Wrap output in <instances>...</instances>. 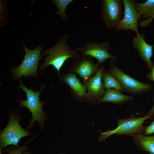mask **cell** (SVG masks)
<instances>
[{
    "label": "cell",
    "instance_id": "cell-1",
    "mask_svg": "<svg viewBox=\"0 0 154 154\" xmlns=\"http://www.w3.org/2000/svg\"><path fill=\"white\" fill-rule=\"evenodd\" d=\"M69 37V34L66 33L54 46L44 50L42 55L48 56L40 67V72H42L47 66L51 65L57 70L59 77L60 71L66 60L70 58L75 59L80 56L76 49H71L67 44V40Z\"/></svg>",
    "mask_w": 154,
    "mask_h": 154
},
{
    "label": "cell",
    "instance_id": "cell-2",
    "mask_svg": "<svg viewBox=\"0 0 154 154\" xmlns=\"http://www.w3.org/2000/svg\"><path fill=\"white\" fill-rule=\"evenodd\" d=\"M19 85L17 87L21 88L26 94L27 100H24L17 99V101L19 103L20 108L28 109L32 114V118L29 124L26 129H27L32 128L34 122L37 121L41 128L44 127L45 120L48 117L42 110V106L45 104L44 102L40 101L39 96L40 92L46 86L43 84L39 91L34 92L32 89H28L22 83L21 80L19 81Z\"/></svg>",
    "mask_w": 154,
    "mask_h": 154
},
{
    "label": "cell",
    "instance_id": "cell-3",
    "mask_svg": "<svg viewBox=\"0 0 154 154\" xmlns=\"http://www.w3.org/2000/svg\"><path fill=\"white\" fill-rule=\"evenodd\" d=\"M25 51V55L23 60L17 67L13 68L11 75L13 80H21V77H27L30 76L34 77L38 76L37 69L39 60L42 58L40 52L43 47V44L31 50L24 44L23 45Z\"/></svg>",
    "mask_w": 154,
    "mask_h": 154
},
{
    "label": "cell",
    "instance_id": "cell-4",
    "mask_svg": "<svg viewBox=\"0 0 154 154\" xmlns=\"http://www.w3.org/2000/svg\"><path fill=\"white\" fill-rule=\"evenodd\" d=\"M148 119H151L148 114L142 117H136L132 114L127 118L117 119V127L114 129H109L102 133L98 140L104 141L106 138L115 134L118 135L130 136L135 133L144 134L145 127L143 124L144 121Z\"/></svg>",
    "mask_w": 154,
    "mask_h": 154
},
{
    "label": "cell",
    "instance_id": "cell-5",
    "mask_svg": "<svg viewBox=\"0 0 154 154\" xmlns=\"http://www.w3.org/2000/svg\"><path fill=\"white\" fill-rule=\"evenodd\" d=\"M109 72L117 80L124 91L127 93L140 95L151 88L150 84L139 81L121 70L114 60L111 59L109 62Z\"/></svg>",
    "mask_w": 154,
    "mask_h": 154
},
{
    "label": "cell",
    "instance_id": "cell-6",
    "mask_svg": "<svg viewBox=\"0 0 154 154\" xmlns=\"http://www.w3.org/2000/svg\"><path fill=\"white\" fill-rule=\"evenodd\" d=\"M20 119V117L14 113L10 115L8 124L0 132V149L5 150L9 145L19 147L18 144L20 139L31 134L21 126L19 123Z\"/></svg>",
    "mask_w": 154,
    "mask_h": 154
},
{
    "label": "cell",
    "instance_id": "cell-7",
    "mask_svg": "<svg viewBox=\"0 0 154 154\" xmlns=\"http://www.w3.org/2000/svg\"><path fill=\"white\" fill-rule=\"evenodd\" d=\"M122 2L120 0L101 1V18L108 29H114L121 20L123 13Z\"/></svg>",
    "mask_w": 154,
    "mask_h": 154
},
{
    "label": "cell",
    "instance_id": "cell-8",
    "mask_svg": "<svg viewBox=\"0 0 154 154\" xmlns=\"http://www.w3.org/2000/svg\"><path fill=\"white\" fill-rule=\"evenodd\" d=\"M83 45V46L76 47V50L82 55L95 58L98 61L97 63L100 65L108 59L114 60L117 59L115 55L109 52L110 46L107 42H88Z\"/></svg>",
    "mask_w": 154,
    "mask_h": 154
},
{
    "label": "cell",
    "instance_id": "cell-9",
    "mask_svg": "<svg viewBox=\"0 0 154 154\" xmlns=\"http://www.w3.org/2000/svg\"><path fill=\"white\" fill-rule=\"evenodd\" d=\"M124 16L114 29L120 30H131L136 33H139L138 21L141 18L135 7V1L133 0H123Z\"/></svg>",
    "mask_w": 154,
    "mask_h": 154
},
{
    "label": "cell",
    "instance_id": "cell-10",
    "mask_svg": "<svg viewBox=\"0 0 154 154\" xmlns=\"http://www.w3.org/2000/svg\"><path fill=\"white\" fill-rule=\"evenodd\" d=\"M104 68L100 66L95 74L82 83L87 88V96L85 100L90 103L97 102L98 100L104 94L105 90L102 79V74Z\"/></svg>",
    "mask_w": 154,
    "mask_h": 154
},
{
    "label": "cell",
    "instance_id": "cell-11",
    "mask_svg": "<svg viewBox=\"0 0 154 154\" xmlns=\"http://www.w3.org/2000/svg\"><path fill=\"white\" fill-rule=\"evenodd\" d=\"M100 65L95 64L92 57L87 56H80L75 59L68 70V72L77 74L84 80H88L95 74Z\"/></svg>",
    "mask_w": 154,
    "mask_h": 154
},
{
    "label": "cell",
    "instance_id": "cell-12",
    "mask_svg": "<svg viewBox=\"0 0 154 154\" xmlns=\"http://www.w3.org/2000/svg\"><path fill=\"white\" fill-rule=\"evenodd\" d=\"M145 38L144 34L139 32L133 38L132 44L134 48L138 51L141 58L145 62L146 66L151 70L154 65L151 59L154 45L147 43L145 41Z\"/></svg>",
    "mask_w": 154,
    "mask_h": 154
},
{
    "label": "cell",
    "instance_id": "cell-13",
    "mask_svg": "<svg viewBox=\"0 0 154 154\" xmlns=\"http://www.w3.org/2000/svg\"><path fill=\"white\" fill-rule=\"evenodd\" d=\"M61 81L70 88L72 96L79 100H85L87 96L86 87L74 74L71 72L63 74L59 77Z\"/></svg>",
    "mask_w": 154,
    "mask_h": 154
},
{
    "label": "cell",
    "instance_id": "cell-14",
    "mask_svg": "<svg viewBox=\"0 0 154 154\" xmlns=\"http://www.w3.org/2000/svg\"><path fill=\"white\" fill-rule=\"evenodd\" d=\"M121 91L114 89L106 90L104 95L99 98L98 103L109 102L117 105H121L129 101H132L133 97L123 94Z\"/></svg>",
    "mask_w": 154,
    "mask_h": 154
},
{
    "label": "cell",
    "instance_id": "cell-15",
    "mask_svg": "<svg viewBox=\"0 0 154 154\" xmlns=\"http://www.w3.org/2000/svg\"><path fill=\"white\" fill-rule=\"evenodd\" d=\"M135 7L141 17L144 19L140 22L139 25L147 26L154 18V0H147L142 3L135 1Z\"/></svg>",
    "mask_w": 154,
    "mask_h": 154
},
{
    "label": "cell",
    "instance_id": "cell-16",
    "mask_svg": "<svg viewBox=\"0 0 154 154\" xmlns=\"http://www.w3.org/2000/svg\"><path fill=\"white\" fill-rule=\"evenodd\" d=\"M136 146L141 151L154 154V135L148 136L144 134H135L130 135Z\"/></svg>",
    "mask_w": 154,
    "mask_h": 154
},
{
    "label": "cell",
    "instance_id": "cell-17",
    "mask_svg": "<svg viewBox=\"0 0 154 154\" xmlns=\"http://www.w3.org/2000/svg\"><path fill=\"white\" fill-rule=\"evenodd\" d=\"M102 79L106 90L114 89L121 92L124 91L117 80L105 69L103 72Z\"/></svg>",
    "mask_w": 154,
    "mask_h": 154
},
{
    "label": "cell",
    "instance_id": "cell-18",
    "mask_svg": "<svg viewBox=\"0 0 154 154\" xmlns=\"http://www.w3.org/2000/svg\"><path fill=\"white\" fill-rule=\"evenodd\" d=\"M73 0H52L51 2L57 7V14L64 21H67L68 17L66 13L67 7Z\"/></svg>",
    "mask_w": 154,
    "mask_h": 154
},
{
    "label": "cell",
    "instance_id": "cell-19",
    "mask_svg": "<svg viewBox=\"0 0 154 154\" xmlns=\"http://www.w3.org/2000/svg\"><path fill=\"white\" fill-rule=\"evenodd\" d=\"M27 146H23L18 147L12 146L4 150L3 152L8 154H31V151H27Z\"/></svg>",
    "mask_w": 154,
    "mask_h": 154
},
{
    "label": "cell",
    "instance_id": "cell-20",
    "mask_svg": "<svg viewBox=\"0 0 154 154\" xmlns=\"http://www.w3.org/2000/svg\"><path fill=\"white\" fill-rule=\"evenodd\" d=\"M146 77L149 80L153 81L154 84V64L151 70V71L146 75ZM153 104L151 109L147 112L150 116L151 119H152L154 117V95L153 99Z\"/></svg>",
    "mask_w": 154,
    "mask_h": 154
},
{
    "label": "cell",
    "instance_id": "cell-21",
    "mask_svg": "<svg viewBox=\"0 0 154 154\" xmlns=\"http://www.w3.org/2000/svg\"><path fill=\"white\" fill-rule=\"evenodd\" d=\"M154 133V121L150 123V124L145 127L144 134L147 135Z\"/></svg>",
    "mask_w": 154,
    "mask_h": 154
}]
</instances>
